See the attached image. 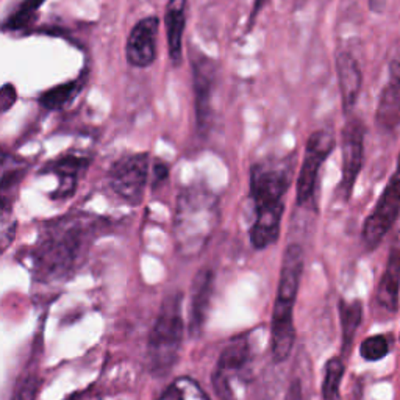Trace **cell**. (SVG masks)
Here are the masks:
<instances>
[{
  "label": "cell",
  "instance_id": "9",
  "mask_svg": "<svg viewBox=\"0 0 400 400\" xmlns=\"http://www.w3.org/2000/svg\"><path fill=\"white\" fill-rule=\"evenodd\" d=\"M400 216V158L397 163V169L389 178L385 191L380 195V199L375 205L374 211L366 219L363 227V240L366 246L374 249L379 246V242L385 238L386 233L393 228L396 220Z\"/></svg>",
  "mask_w": 400,
  "mask_h": 400
},
{
  "label": "cell",
  "instance_id": "8",
  "mask_svg": "<svg viewBox=\"0 0 400 400\" xmlns=\"http://www.w3.org/2000/svg\"><path fill=\"white\" fill-rule=\"evenodd\" d=\"M334 135L330 130H317L308 138L304 160H302L300 174L297 178V203L305 205L314 198L317 177L321 168L334 149Z\"/></svg>",
  "mask_w": 400,
  "mask_h": 400
},
{
  "label": "cell",
  "instance_id": "3",
  "mask_svg": "<svg viewBox=\"0 0 400 400\" xmlns=\"http://www.w3.org/2000/svg\"><path fill=\"white\" fill-rule=\"evenodd\" d=\"M302 271H304V250L299 244H289L282 260L279 289H277L272 313L271 350L275 363H283L287 360L292 350L294 339H296L292 313Z\"/></svg>",
  "mask_w": 400,
  "mask_h": 400
},
{
  "label": "cell",
  "instance_id": "16",
  "mask_svg": "<svg viewBox=\"0 0 400 400\" xmlns=\"http://www.w3.org/2000/svg\"><path fill=\"white\" fill-rule=\"evenodd\" d=\"M283 211L284 202L255 208V220L250 230V240L255 249H266L279 240Z\"/></svg>",
  "mask_w": 400,
  "mask_h": 400
},
{
  "label": "cell",
  "instance_id": "17",
  "mask_svg": "<svg viewBox=\"0 0 400 400\" xmlns=\"http://www.w3.org/2000/svg\"><path fill=\"white\" fill-rule=\"evenodd\" d=\"M188 0H169L165 10V29L168 51L174 66H180L183 58V34L186 27Z\"/></svg>",
  "mask_w": 400,
  "mask_h": 400
},
{
  "label": "cell",
  "instance_id": "21",
  "mask_svg": "<svg viewBox=\"0 0 400 400\" xmlns=\"http://www.w3.org/2000/svg\"><path fill=\"white\" fill-rule=\"evenodd\" d=\"M46 0H22L18 8L4 22L5 31H21L29 29L38 18V13Z\"/></svg>",
  "mask_w": 400,
  "mask_h": 400
},
{
  "label": "cell",
  "instance_id": "20",
  "mask_svg": "<svg viewBox=\"0 0 400 400\" xmlns=\"http://www.w3.org/2000/svg\"><path fill=\"white\" fill-rule=\"evenodd\" d=\"M86 81V71H83L77 78L68 81V83L56 85L51 89H47V91L39 97V103L48 110H60L66 107L73 97L83 89Z\"/></svg>",
  "mask_w": 400,
  "mask_h": 400
},
{
  "label": "cell",
  "instance_id": "25",
  "mask_svg": "<svg viewBox=\"0 0 400 400\" xmlns=\"http://www.w3.org/2000/svg\"><path fill=\"white\" fill-rule=\"evenodd\" d=\"M360 352L361 357L367 361L381 360V358L386 357L388 354V341L385 337H381V334L367 338L363 341Z\"/></svg>",
  "mask_w": 400,
  "mask_h": 400
},
{
  "label": "cell",
  "instance_id": "7",
  "mask_svg": "<svg viewBox=\"0 0 400 400\" xmlns=\"http://www.w3.org/2000/svg\"><path fill=\"white\" fill-rule=\"evenodd\" d=\"M252 361L250 342L247 338L232 339L219 357L217 369L213 377L216 394L222 400L236 397V385H242L244 375Z\"/></svg>",
  "mask_w": 400,
  "mask_h": 400
},
{
  "label": "cell",
  "instance_id": "23",
  "mask_svg": "<svg viewBox=\"0 0 400 400\" xmlns=\"http://www.w3.org/2000/svg\"><path fill=\"white\" fill-rule=\"evenodd\" d=\"M160 400H211L193 379H177L170 385Z\"/></svg>",
  "mask_w": 400,
  "mask_h": 400
},
{
  "label": "cell",
  "instance_id": "11",
  "mask_svg": "<svg viewBox=\"0 0 400 400\" xmlns=\"http://www.w3.org/2000/svg\"><path fill=\"white\" fill-rule=\"evenodd\" d=\"M364 155V125L358 119L349 120L342 130V178L341 194L350 198L357 177L360 175Z\"/></svg>",
  "mask_w": 400,
  "mask_h": 400
},
{
  "label": "cell",
  "instance_id": "4",
  "mask_svg": "<svg viewBox=\"0 0 400 400\" xmlns=\"http://www.w3.org/2000/svg\"><path fill=\"white\" fill-rule=\"evenodd\" d=\"M183 330L182 294H173L163 302L160 314L149 337L147 360H149V369L153 375L161 377L173 371L180 354Z\"/></svg>",
  "mask_w": 400,
  "mask_h": 400
},
{
  "label": "cell",
  "instance_id": "6",
  "mask_svg": "<svg viewBox=\"0 0 400 400\" xmlns=\"http://www.w3.org/2000/svg\"><path fill=\"white\" fill-rule=\"evenodd\" d=\"M150 174V160L147 153H133L113 163L108 183L113 193L130 205H138L144 198V191Z\"/></svg>",
  "mask_w": 400,
  "mask_h": 400
},
{
  "label": "cell",
  "instance_id": "26",
  "mask_svg": "<svg viewBox=\"0 0 400 400\" xmlns=\"http://www.w3.org/2000/svg\"><path fill=\"white\" fill-rule=\"evenodd\" d=\"M16 233V219L8 199H2V227H0V240H2V250H6Z\"/></svg>",
  "mask_w": 400,
  "mask_h": 400
},
{
  "label": "cell",
  "instance_id": "2",
  "mask_svg": "<svg viewBox=\"0 0 400 400\" xmlns=\"http://www.w3.org/2000/svg\"><path fill=\"white\" fill-rule=\"evenodd\" d=\"M220 217L217 195L203 185L188 186L178 194L174 215V241L178 254L194 258L202 254Z\"/></svg>",
  "mask_w": 400,
  "mask_h": 400
},
{
  "label": "cell",
  "instance_id": "10",
  "mask_svg": "<svg viewBox=\"0 0 400 400\" xmlns=\"http://www.w3.org/2000/svg\"><path fill=\"white\" fill-rule=\"evenodd\" d=\"M216 63L205 55L195 56L193 61V80H194V102L195 119H198L199 133L205 135L211 125V99L216 81Z\"/></svg>",
  "mask_w": 400,
  "mask_h": 400
},
{
  "label": "cell",
  "instance_id": "15",
  "mask_svg": "<svg viewBox=\"0 0 400 400\" xmlns=\"http://www.w3.org/2000/svg\"><path fill=\"white\" fill-rule=\"evenodd\" d=\"M213 282L215 275L208 269L199 271L193 282L188 325H190V333L194 338L199 337L205 327L211 294H213Z\"/></svg>",
  "mask_w": 400,
  "mask_h": 400
},
{
  "label": "cell",
  "instance_id": "24",
  "mask_svg": "<svg viewBox=\"0 0 400 400\" xmlns=\"http://www.w3.org/2000/svg\"><path fill=\"white\" fill-rule=\"evenodd\" d=\"M342 375H344V364L339 358H332L325 366V377L322 383V396L325 400H338Z\"/></svg>",
  "mask_w": 400,
  "mask_h": 400
},
{
  "label": "cell",
  "instance_id": "31",
  "mask_svg": "<svg viewBox=\"0 0 400 400\" xmlns=\"http://www.w3.org/2000/svg\"><path fill=\"white\" fill-rule=\"evenodd\" d=\"M369 6L372 11L380 13L383 10V6H385V0H369Z\"/></svg>",
  "mask_w": 400,
  "mask_h": 400
},
{
  "label": "cell",
  "instance_id": "1",
  "mask_svg": "<svg viewBox=\"0 0 400 400\" xmlns=\"http://www.w3.org/2000/svg\"><path fill=\"white\" fill-rule=\"evenodd\" d=\"M99 230V217L81 213L47 222L31 252L38 279L63 280L72 274L86 257Z\"/></svg>",
  "mask_w": 400,
  "mask_h": 400
},
{
  "label": "cell",
  "instance_id": "19",
  "mask_svg": "<svg viewBox=\"0 0 400 400\" xmlns=\"http://www.w3.org/2000/svg\"><path fill=\"white\" fill-rule=\"evenodd\" d=\"M399 287H400V235L397 241L391 247L386 271L381 277L377 300L379 304L388 309V312H396L397 299H399Z\"/></svg>",
  "mask_w": 400,
  "mask_h": 400
},
{
  "label": "cell",
  "instance_id": "5",
  "mask_svg": "<svg viewBox=\"0 0 400 400\" xmlns=\"http://www.w3.org/2000/svg\"><path fill=\"white\" fill-rule=\"evenodd\" d=\"M294 175V158H267L250 169V195L255 208L282 203Z\"/></svg>",
  "mask_w": 400,
  "mask_h": 400
},
{
  "label": "cell",
  "instance_id": "18",
  "mask_svg": "<svg viewBox=\"0 0 400 400\" xmlns=\"http://www.w3.org/2000/svg\"><path fill=\"white\" fill-rule=\"evenodd\" d=\"M337 72L342 107H344L346 113H349L354 108V105L358 101V96H360L361 91V69L352 55L342 52L337 58Z\"/></svg>",
  "mask_w": 400,
  "mask_h": 400
},
{
  "label": "cell",
  "instance_id": "27",
  "mask_svg": "<svg viewBox=\"0 0 400 400\" xmlns=\"http://www.w3.org/2000/svg\"><path fill=\"white\" fill-rule=\"evenodd\" d=\"M39 391V379L35 374H29L16 386L11 400H36Z\"/></svg>",
  "mask_w": 400,
  "mask_h": 400
},
{
  "label": "cell",
  "instance_id": "28",
  "mask_svg": "<svg viewBox=\"0 0 400 400\" xmlns=\"http://www.w3.org/2000/svg\"><path fill=\"white\" fill-rule=\"evenodd\" d=\"M16 99H18V94H16V88L11 83H5L2 86V91H0V107H2V113H6L10 110Z\"/></svg>",
  "mask_w": 400,
  "mask_h": 400
},
{
  "label": "cell",
  "instance_id": "12",
  "mask_svg": "<svg viewBox=\"0 0 400 400\" xmlns=\"http://www.w3.org/2000/svg\"><path fill=\"white\" fill-rule=\"evenodd\" d=\"M160 31V19L157 16H147L128 34L125 44V56L130 66L149 68L157 58V43Z\"/></svg>",
  "mask_w": 400,
  "mask_h": 400
},
{
  "label": "cell",
  "instance_id": "29",
  "mask_svg": "<svg viewBox=\"0 0 400 400\" xmlns=\"http://www.w3.org/2000/svg\"><path fill=\"white\" fill-rule=\"evenodd\" d=\"M152 185L153 188H157V185L166 182V178L169 175V166L165 161H155V165L152 168Z\"/></svg>",
  "mask_w": 400,
  "mask_h": 400
},
{
  "label": "cell",
  "instance_id": "14",
  "mask_svg": "<svg viewBox=\"0 0 400 400\" xmlns=\"http://www.w3.org/2000/svg\"><path fill=\"white\" fill-rule=\"evenodd\" d=\"M380 128L394 130L400 125V61L389 63L388 83L381 89L377 114H375Z\"/></svg>",
  "mask_w": 400,
  "mask_h": 400
},
{
  "label": "cell",
  "instance_id": "30",
  "mask_svg": "<svg viewBox=\"0 0 400 400\" xmlns=\"http://www.w3.org/2000/svg\"><path fill=\"white\" fill-rule=\"evenodd\" d=\"M267 2H269V0H254V8H252V13L249 16V29H252V26H254L258 13L263 10Z\"/></svg>",
  "mask_w": 400,
  "mask_h": 400
},
{
  "label": "cell",
  "instance_id": "13",
  "mask_svg": "<svg viewBox=\"0 0 400 400\" xmlns=\"http://www.w3.org/2000/svg\"><path fill=\"white\" fill-rule=\"evenodd\" d=\"M91 157L86 153L63 155L44 168L46 173H52L58 178V188L53 193V199H68L76 193L78 180L86 173Z\"/></svg>",
  "mask_w": 400,
  "mask_h": 400
},
{
  "label": "cell",
  "instance_id": "22",
  "mask_svg": "<svg viewBox=\"0 0 400 400\" xmlns=\"http://www.w3.org/2000/svg\"><path fill=\"white\" fill-rule=\"evenodd\" d=\"M339 314H341V325H342V347L349 349L350 342H352L358 325L361 322L363 308L360 302H352V304H346L341 302L339 304Z\"/></svg>",
  "mask_w": 400,
  "mask_h": 400
}]
</instances>
